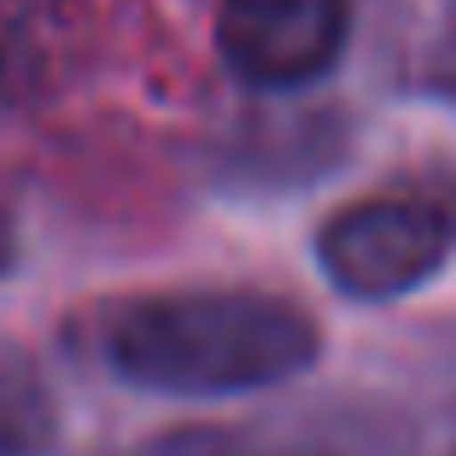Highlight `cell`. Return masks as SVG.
<instances>
[{"label":"cell","instance_id":"cell-1","mask_svg":"<svg viewBox=\"0 0 456 456\" xmlns=\"http://www.w3.org/2000/svg\"><path fill=\"white\" fill-rule=\"evenodd\" d=\"M316 322L293 298L200 287V293L134 298L106 322V357L123 380L152 392H257L316 362Z\"/></svg>","mask_w":456,"mask_h":456},{"label":"cell","instance_id":"cell-2","mask_svg":"<svg viewBox=\"0 0 456 456\" xmlns=\"http://www.w3.org/2000/svg\"><path fill=\"white\" fill-rule=\"evenodd\" d=\"M456 252V205L444 193H375L334 211L316 234V264L346 298L416 293Z\"/></svg>","mask_w":456,"mask_h":456},{"label":"cell","instance_id":"cell-3","mask_svg":"<svg viewBox=\"0 0 456 456\" xmlns=\"http://www.w3.org/2000/svg\"><path fill=\"white\" fill-rule=\"evenodd\" d=\"M351 36V0H223L216 47L252 88H305Z\"/></svg>","mask_w":456,"mask_h":456},{"label":"cell","instance_id":"cell-4","mask_svg":"<svg viewBox=\"0 0 456 456\" xmlns=\"http://www.w3.org/2000/svg\"><path fill=\"white\" fill-rule=\"evenodd\" d=\"M53 451V410L36 380L0 362V456H47Z\"/></svg>","mask_w":456,"mask_h":456},{"label":"cell","instance_id":"cell-5","mask_svg":"<svg viewBox=\"0 0 456 456\" xmlns=\"http://www.w3.org/2000/svg\"><path fill=\"white\" fill-rule=\"evenodd\" d=\"M134 456H252L240 433H211V428H188V433H164L147 451Z\"/></svg>","mask_w":456,"mask_h":456}]
</instances>
